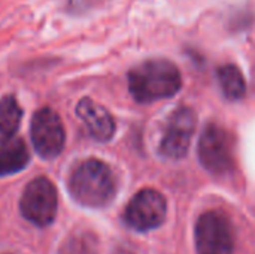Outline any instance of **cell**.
I'll return each instance as SVG.
<instances>
[{
    "instance_id": "obj_13",
    "label": "cell",
    "mask_w": 255,
    "mask_h": 254,
    "mask_svg": "<svg viewBox=\"0 0 255 254\" xmlns=\"http://www.w3.org/2000/svg\"><path fill=\"white\" fill-rule=\"evenodd\" d=\"M99 243L91 232H75L69 235L58 249V254H97Z\"/></svg>"
},
{
    "instance_id": "obj_9",
    "label": "cell",
    "mask_w": 255,
    "mask_h": 254,
    "mask_svg": "<svg viewBox=\"0 0 255 254\" xmlns=\"http://www.w3.org/2000/svg\"><path fill=\"white\" fill-rule=\"evenodd\" d=\"M76 114L88 129V133L100 142L109 141L115 133V121L109 111L90 97L79 100Z\"/></svg>"
},
{
    "instance_id": "obj_10",
    "label": "cell",
    "mask_w": 255,
    "mask_h": 254,
    "mask_svg": "<svg viewBox=\"0 0 255 254\" xmlns=\"http://www.w3.org/2000/svg\"><path fill=\"white\" fill-rule=\"evenodd\" d=\"M30 160L24 141L12 138L0 145V177L13 175L22 171Z\"/></svg>"
},
{
    "instance_id": "obj_12",
    "label": "cell",
    "mask_w": 255,
    "mask_h": 254,
    "mask_svg": "<svg viewBox=\"0 0 255 254\" xmlns=\"http://www.w3.org/2000/svg\"><path fill=\"white\" fill-rule=\"evenodd\" d=\"M22 117V109L12 96L0 99V145L13 138Z\"/></svg>"
},
{
    "instance_id": "obj_3",
    "label": "cell",
    "mask_w": 255,
    "mask_h": 254,
    "mask_svg": "<svg viewBox=\"0 0 255 254\" xmlns=\"http://www.w3.org/2000/svg\"><path fill=\"white\" fill-rule=\"evenodd\" d=\"M197 154L202 166L212 175H226L235 169L232 135L218 124H208L199 139Z\"/></svg>"
},
{
    "instance_id": "obj_4",
    "label": "cell",
    "mask_w": 255,
    "mask_h": 254,
    "mask_svg": "<svg viewBox=\"0 0 255 254\" xmlns=\"http://www.w3.org/2000/svg\"><path fill=\"white\" fill-rule=\"evenodd\" d=\"M197 254H233L235 231L232 222L221 211L203 213L194 228Z\"/></svg>"
},
{
    "instance_id": "obj_11",
    "label": "cell",
    "mask_w": 255,
    "mask_h": 254,
    "mask_svg": "<svg viewBox=\"0 0 255 254\" xmlns=\"http://www.w3.org/2000/svg\"><path fill=\"white\" fill-rule=\"evenodd\" d=\"M223 94L229 100H241L247 93V82L244 73L236 64H223L217 70Z\"/></svg>"
},
{
    "instance_id": "obj_2",
    "label": "cell",
    "mask_w": 255,
    "mask_h": 254,
    "mask_svg": "<svg viewBox=\"0 0 255 254\" xmlns=\"http://www.w3.org/2000/svg\"><path fill=\"white\" fill-rule=\"evenodd\" d=\"M69 192L82 207L105 208L115 199L117 178L105 162L88 159L72 172Z\"/></svg>"
},
{
    "instance_id": "obj_7",
    "label": "cell",
    "mask_w": 255,
    "mask_h": 254,
    "mask_svg": "<svg viewBox=\"0 0 255 254\" xmlns=\"http://www.w3.org/2000/svg\"><path fill=\"white\" fill-rule=\"evenodd\" d=\"M196 124L197 117L191 108L181 106L173 111L164 126V132L158 144V153L172 160L185 157L194 136Z\"/></svg>"
},
{
    "instance_id": "obj_1",
    "label": "cell",
    "mask_w": 255,
    "mask_h": 254,
    "mask_svg": "<svg viewBox=\"0 0 255 254\" xmlns=\"http://www.w3.org/2000/svg\"><path fill=\"white\" fill-rule=\"evenodd\" d=\"M182 87V76L175 63L166 58L146 60L128 72V90L139 103L173 97Z\"/></svg>"
},
{
    "instance_id": "obj_6",
    "label": "cell",
    "mask_w": 255,
    "mask_h": 254,
    "mask_svg": "<svg viewBox=\"0 0 255 254\" xmlns=\"http://www.w3.org/2000/svg\"><path fill=\"white\" fill-rule=\"evenodd\" d=\"M167 216V201L155 189H142L128 202L124 211V222L137 232H148L160 228Z\"/></svg>"
},
{
    "instance_id": "obj_5",
    "label": "cell",
    "mask_w": 255,
    "mask_h": 254,
    "mask_svg": "<svg viewBox=\"0 0 255 254\" xmlns=\"http://www.w3.org/2000/svg\"><path fill=\"white\" fill-rule=\"evenodd\" d=\"M57 190L45 177L31 180L25 186L19 201V211L22 217L39 228L49 226L54 222L57 216Z\"/></svg>"
},
{
    "instance_id": "obj_8",
    "label": "cell",
    "mask_w": 255,
    "mask_h": 254,
    "mask_svg": "<svg viewBox=\"0 0 255 254\" xmlns=\"http://www.w3.org/2000/svg\"><path fill=\"white\" fill-rule=\"evenodd\" d=\"M30 135L36 153L43 159H54L64 148L66 132L58 114L51 108H42L33 115Z\"/></svg>"
}]
</instances>
